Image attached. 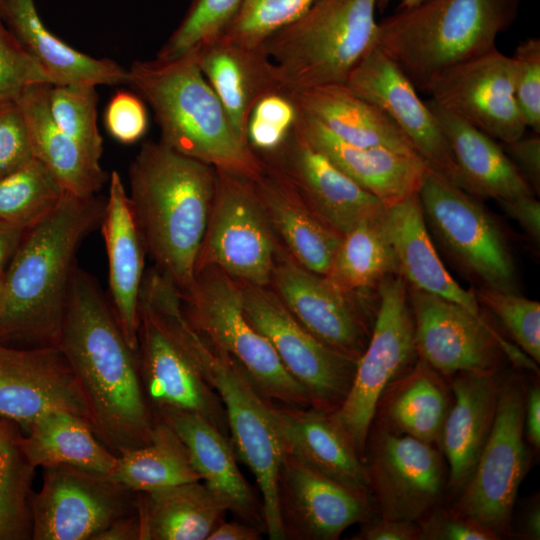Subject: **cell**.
Segmentation results:
<instances>
[{
	"instance_id": "6da1fadb",
	"label": "cell",
	"mask_w": 540,
	"mask_h": 540,
	"mask_svg": "<svg viewBox=\"0 0 540 540\" xmlns=\"http://www.w3.org/2000/svg\"><path fill=\"white\" fill-rule=\"evenodd\" d=\"M86 398L90 426L115 455L150 443L155 417L137 353L90 274L75 266L58 344Z\"/></svg>"
},
{
	"instance_id": "7a4b0ae2",
	"label": "cell",
	"mask_w": 540,
	"mask_h": 540,
	"mask_svg": "<svg viewBox=\"0 0 540 540\" xmlns=\"http://www.w3.org/2000/svg\"><path fill=\"white\" fill-rule=\"evenodd\" d=\"M106 199L66 193L57 207L27 230L4 271L0 344L58 347L75 258L101 225Z\"/></svg>"
},
{
	"instance_id": "3957f363",
	"label": "cell",
	"mask_w": 540,
	"mask_h": 540,
	"mask_svg": "<svg viewBox=\"0 0 540 540\" xmlns=\"http://www.w3.org/2000/svg\"><path fill=\"white\" fill-rule=\"evenodd\" d=\"M128 194L146 252L180 291L192 287L215 189V168L161 141L129 166Z\"/></svg>"
},
{
	"instance_id": "277c9868",
	"label": "cell",
	"mask_w": 540,
	"mask_h": 540,
	"mask_svg": "<svg viewBox=\"0 0 540 540\" xmlns=\"http://www.w3.org/2000/svg\"><path fill=\"white\" fill-rule=\"evenodd\" d=\"M128 75V84L152 108L163 144L251 181L262 173L263 160L235 134L194 50L135 61Z\"/></svg>"
},
{
	"instance_id": "5b68a950",
	"label": "cell",
	"mask_w": 540,
	"mask_h": 540,
	"mask_svg": "<svg viewBox=\"0 0 540 540\" xmlns=\"http://www.w3.org/2000/svg\"><path fill=\"white\" fill-rule=\"evenodd\" d=\"M521 0H422L378 21L376 45L424 91L446 68L496 48Z\"/></svg>"
},
{
	"instance_id": "8992f818",
	"label": "cell",
	"mask_w": 540,
	"mask_h": 540,
	"mask_svg": "<svg viewBox=\"0 0 540 540\" xmlns=\"http://www.w3.org/2000/svg\"><path fill=\"white\" fill-rule=\"evenodd\" d=\"M377 0H315L263 46L284 93L344 84L376 44Z\"/></svg>"
},
{
	"instance_id": "52a82bcc",
	"label": "cell",
	"mask_w": 540,
	"mask_h": 540,
	"mask_svg": "<svg viewBox=\"0 0 540 540\" xmlns=\"http://www.w3.org/2000/svg\"><path fill=\"white\" fill-rule=\"evenodd\" d=\"M174 329L222 401L231 434L229 440L237 459L254 475L262 496L265 532L271 540H284L277 495L283 448L271 415L270 400L260 393L234 358L210 343L186 317L176 319Z\"/></svg>"
},
{
	"instance_id": "ba28073f",
	"label": "cell",
	"mask_w": 540,
	"mask_h": 540,
	"mask_svg": "<svg viewBox=\"0 0 540 540\" xmlns=\"http://www.w3.org/2000/svg\"><path fill=\"white\" fill-rule=\"evenodd\" d=\"M181 297L192 327L234 358L264 397L281 405L310 407L305 389L246 318L237 281L216 267L206 266L196 271L192 287Z\"/></svg>"
},
{
	"instance_id": "9c48e42d",
	"label": "cell",
	"mask_w": 540,
	"mask_h": 540,
	"mask_svg": "<svg viewBox=\"0 0 540 540\" xmlns=\"http://www.w3.org/2000/svg\"><path fill=\"white\" fill-rule=\"evenodd\" d=\"M528 384L522 375L501 377L493 427L475 469L450 509L493 533L510 536L519 486L532 451L523 432Z\"/></svg>"
},
{
	"instance_id": "30bf717a",
	"label": "cell",
	"mask_w": 540,
	"mask_h": 540,
	"mask_svg": "<svg viewBox=\"0 0 540 540\" xmlns=\"http://www.w3.org/2000/svg\"><path fill=\"white\" fill-rule=\"evenodd\" d=\"M377 295L378 306L367 347L358 359L344 402L330 414L363 461L379 398L418 359L407 283L394 274L381 282Z\"/></svg>"
},
{
	"instance_id": "8fae6325",
	"label": "cell",
	"mask_w": 540,
	"mask_h": 540,
	"mask_svg": "<svg viewBox=\"0 0 540 540\" xmlns=\"http://www.w3.org/2000/svg\"><path fill=\"white\" fill-rule=\"evenodd\" d=\"M427 227L479 287L520 293L515 261L501 226L473 195L428 171L419 189Z\"/></svg>"
},
{
	"instance_id": "7c38bea8",
	"label": "cell",
	"mask_w": 540,
	"mask_h": 540,
	"mask_svg": "<svg viewBox=\"0 0 540 540\" xmlns=\"http://www.w3.org/2000/svg\"><path fill=\"white\" fill-rule=\"evenodd\" d=\"M249 179L215 169V189L196 271L220 269L242 285L269 286L279 250Z\"/></svg>"
},
{
	"instance_id": "4fadbf2b",
	"label": "cell",
	"mask_w": 540,
	"mask_h": 540,
	"mask_svg": "<svg viewBox=\"0 0 540 540\" xmlns=\"http://www.w3.org/2000/svg\"><path fill=\"white\" fill-rule=\"evenodd\" d=\"M240 285L246 318L305 389L310 407L328 414L337 411L350 390L358 360L310 334L269 286Z\"/></svg>"
},
{
	"instance_id": "5bb4252c",
	"label": "cell",
	"mask_w": 540,
	"mask_h": 540,
	"mask_svg": "<svg viewBox=\"0 0 540 540\" xmlns=\"http://www.w3.org/2000/svg\"><path fill=\"white\" fill-rule=\"evenodd\" d=\"M364 463L379 515L418 522L440 506L447 486L437 446L372 421Z\"/></svg>"
},
{
	"instance_id": "9a60e30c",
	"label": "cell",
	"mask_w": 540,
	"mask_h": 540,
	"mask_svg": "<svg viewBox=\"0 0 540 540\" xmlns=\"http://www.w3.org/2000/svg\"><path fill=\"white\" fill-rule=\"evenodd\" d=\"M270 285L295 319L326 346L359 359L374 324L378 295L351 294L298 264L279 247Z\"/></svg>"
},
{
	"instance_id": "2e32d148",
	"label": "cell",
	"mask_w": 540,
	"mask_h": 540,
	"mask_svg": "<svg viewBox=\"0 0 540 540\" xmlns=\"http://www.w3.org/2000/svg\"><path fill=\"white\" fill-rule=\"evenodd\" d=\"M43 471L42 487L31 497L33 540H94L136 511V493L109 475L69 465Z\"/></svg>"
},
{
	"instance_id": "e0dca14e",
	"label": "cell",
	"mask_w": 540,
	"mask_h": 540,
	"mask_svg": "<svg viewBox=\"0 0 540 540\" xmlns=\"http://www.w3.org/2000/svg\"><path fill=\"white\" fill-rule=\"evenodd\" d=\"M137 357L141 383L153 414L162 410L195 413L227 435V417L220 397L163 313L141 295Z\"/></svg>"
},
{
	"instance_id": "ac0fdd59",
	"label": "cell",
	"mask_w": 540,
	"mask_h": 540,
	"mask_svg": "<svg viewBox=\"0 0 540 540\" xmlns=\"http://www.w3.org/2000/svg\"><path fill=\"white\" fill-rule=\"evenodd\" d=\"M515 63L497 47L454 64L433 76L424 92L502 143L525 134L514 94Z\"/></svg>"
},
{
	"instance_id": "d6986e66",
	"label": "cell",
	"mask_w": 540,
	"mask_h": 540,
	"mask_svg": "<svg viewBox=\"0 0 540 540\" xmlns=\"http://www.w3.org/2000/svg\"><path fill=\"white\" fill-rule=\"evenodd\" d=\"M418 358L445 378L464 371H499L503 335L460 304L408 286Z\"/></svg>"
},
{
	"instance_id": "ffe728a7",
	"label": "cell",
	"mask_w": 540,
	"mask_h": 540,
	"mask_svg": "<svg viewBox=\"0 0 540 540\" xmlns=\"http://www.w3.org/2000/svg\"><path fill=\"white\" fill-rule=\"evenodd\" d=\"M345 84L392 120L429 171L459 187L457 166L433 112L403 70L376 44L353 68Z\"/></svg>"
},
{
	"instance_id": "44dd1931",
	"label": "cell",
	"mask_w": 540,
	"mask_h": 540,
	"mask_svg": "<svg viewBox=\"0 0 540 540\" xmlns=\"http://www.w3.org/2000/svg\"><path fill=\"white\" fill-rule=\"evenodd\" d=\"M55 410L90 420L82 388L59 347L0 344V419L27 433L37 419Z\"/></svg>"
},
{
	"instance_id": "7402d4cb",
	"label": "cell",
	"mask_w": 540,
	"mask_h": 540,
	"mask_svg": "<svg viewBox=\"0 0 540 540\" xmlns=\"http://www.w3.org/2000/svg\"><path fill=\"white\" fill-rule=\"evenodd\" d=\"M277 495L285 539L336 540L375 516V503L283 452Z\"/></svg>"
},
{
	"instance_id": "603a6c76",
	"label": "cell",
	"mask_w": 540,
	"mask_h": 540,
	"mask_svg": "<svg viewBox=\"0 0 540 540\" xmlns=\"http://www.w3.org/2000/svg\"><path fill=\"white\" fill-rule=\"evenodd\" d=\"M279 170L314 212L341 236L385 206L362 188L294 127L274 152L259 155Z\"/></svg>"
},
{
	"instance_id": "cb8c5ba5",
	"label": "cell",
	"mask_w": 540,
	"mask_h": 540,
	"mask_svg": "<svg viewBox=\"0 0 540 540\" xmlns=\"http://www.w3.org/2000/svg\"><path fill=\"white\" fill-rule=\"evenodd\" d=\"M270 410L283 452L373 500L365 463L330 414L312 407L286 406L272 401Z\"/></svg>"
},
{
	"instance_id": "d4e9b609",
	"label": "cell",
	"mask_w": 540,
	"mask_h": 540,
	"mask_svg": "<svg viewBox=\"0 0 540 540\" xmlns=\"http://www.w3.org/2000/svg\"><path fill=\"white\" fill-rule=\"evenodd\" d=\"M448 380L452 403L438 447L449 466L447 489L456 498L472 475L491 433L501 376L499 371H464Z\"/></svg>"
},
{
	"instance_id": "484cf974",
	"label": "cell",
	"mask_w": 540,
	"mask_h": 540,
	"mask_svg": "<svg viewBox=\"0 0 540 540\" xmlns=\"http://www.w3.org/2000/svg\"><path fill=\"white\" fill-rule=\"evenodd\" d=\"M193 50L235 134L248 144L247 122L256 103L268 94L283 92L264 46L245 45L218 34Z\"/></svg>"
},
{
	"instance_id": "4316f807",
	"label": "cell",
	"mask_w": 540,
	"mask_h": 540,
	"mask_svg": "<svg viewBox=\"0 0 540 540\" xmlns=\"http://www.w3.org/2000/svg\"><path fill=\"white\" fill-rule=\"evenodd\" d=\"M108 181L109 192L100 226L108 258L110 306L127 344L137 353L146 249L119 173L113 171Z\"/></svg>"
},
{
	"instance_id": "83f0119b",
	"label": "cell",
	"mask_w": 540,
	"mask_h": 540,
	"mask_svg": "<svg viewBox=\"0 0 540 540\" xmlns=\"http://www.w3.org/2000/svg\"><path fill=\"white\" fill-rule=\"evenodd\" d=\"M167 423L188 449L192 464L204 484L238 520L265 531L262 504L237 465L227 435L198 414L162 410L154 413Z\"/></svg>"
},
{
	"instance_id": "f1b7e54d",
	"label": "cell",
	"mask_w": 540,
	"mask_h": 540,
	"mask_svg": "<svg viewBox=\"0 0 540 540\" xmlns=\"http://www.w3.org/2000/svg\"><path fill=\"white\" fill-rule=\"evenodd\" d=\"M295 127L311 145L376 196L385 207L418 193L429 171L418 157L383 147H360L346 143L300 112Z\"/></svg>"
},
{
	"instance_id": "f546056e",
	"label": "cell",
	"mask_w": 540,
	"mask_h": 540,
	"mask_svg": "<svg viewBox=\"0 0 540 540\" xmlns=\"http://www.w3.org/2000/svg\"><path fill=\"white\" fill-rule=\"evenodd\" d=\"M263 163L262 173L251 182L275 235L298 264L326 276L342 236L314 212L279 170Z\"/></svg>"
},
{
	"instance_id": "4dcf8cb0",
	"label": "cell",
	"mask_w": 540,
	"mask_h": 540,
	"mask_svg": "<svg viewBox=\"0 0 540 540\" xmlns=\"http://www.w3.org/2000/svg\"><path fill=\"white\" fill-rule=\"evenodd\" d=\"M382 224L397 272L408 286L460 304L475 315L481 314L474 289L461 287L440 260L418 193L385 207Z\"/></svg>"
},
{
	"instance_id": "1f68e13d",
	"label": "cell",
	"mask_w": 540,
	"mask_h": 540,
	"mask_svg": "<svg viewBox=\"0 0 540 540\" xmlns=\"http://www.w3.org/2000/svg\"><path fill=\"white\" fill-rule=\"evenodd\" d=\"M427 104L452 152L459 188L496 201L535 195L496 139L432 100Z\"/></svg>"
},
{
	"instance_id": "d6a6232c",
	"label": "cell",
	"mask_w": 540,
	"mask_h": 540,
	"mask_svg": "<svg viewBox=\"0 0 540 540\" xmlns=\"http://www.w3.org/2000/svg\"><path fill=\"white\" fill-rule=\"evenodd\" d=\"M0 15L52 85L128 84V69L72 48L43 24L34 0H0Z\"/></svg>"
},
{
	"instance_id": "836d02e7",
	"label": "cell",
	"mask_w": 540,
	"mask_h": 540,
	"mask_svg": "<svg viewBox=\"0 0 540 540\" xmlns=\"http://www.w3.org/2000/svg\"><path fill=\"white\" fill-rule=\"evenodd\" d=\"M298 111L338 139L360 147H383L418 157L400 129L376 105L346 84L312 87L288 94Z\"/></svg>"
},
{
	"instance_id": "e575fe53",
	"label": "cell",
	"mask_w": 540,
	"mask_h": 540,
	"mask_svg": "<svg viewBox=\"0 0 540 540\" xmlns=\"http://www.w3.org/2000/svg\"><path fill=\"white\" fill-rule=\"evenodd\" d=\"M50 86H32L18 98L34 158L55 176L67 193L77 197L97 195L109 178L100 163L91 159L53 121L48 105Z\"/></svg>"
},
{
	"instance_id": "d590c367",
	"label": "cell",
	"mask_w": 540,
	"mask_h": 540,
	"mask_svg": "<svg viewBox=\"0 0 540 540\" xmlns=\"http://www.w3.org/2000/svg\"><path fill=\"white\" fill-rule=\"evenodd\" d=\"M446 384L445 377L418 358L382 393L373 420L395 433L438 447L452 403Z\"/></svg>"
},
{
	"instance_id": "8d00e7d4",
	"label": "cell",
	"mask_w": 540,
	"mask_h": 540,
	"mask_svg": "<svg viewBox=\"0 0 540 540\" xmlns=\"http://www.w3.org/2000/svg\"><path fill=\"white\" fill-rule=\"evenodd\" d=\"M135 493L142 540H205L228 512L199 481Z\"/></svg>"
},
{
	"instance_id": "74e56055",
	"label": "cell",
	"mask_w": 540,
	"mask_h": 540,
	"mask_svg": "<svg viewBox=\"0 0 540 540\" xmlns=\"http://www.w3.org/2000/svg\"><path fill=\"white\" fill-rule=\"evenodd\" d=\"M20 444L27 461L35 468L69 465L110 475L117 460L85 418L63 410L37 419L23 434Z\"/></svg>"
},
{
	"instance_id": "f35d334b",
	"label": "cell",
	"mask_w": 540,
	"mask_h": 540,
	"mask_svg": "<svg viewBox=\"0 0 540 540\" xmlns=\"http://www.w3.org/2000/svg\"><path fill=\"white\" fill-rule=\"evenodd\" d=\"M155 420L150 443L117 455L109 476L132 492L200 481L185 444L167 423Z\"/></svg>"
},
{
	"instance_id": "ab89813d",
	"label": "cell",
	"mask_w": 540,
	"mask_h": 540,
	"mask_svg": "<svg viewBox=\"0 0 540 540\" xmlns=\"http://www.w3.org/2000/svg\"><path fill=\"white\" fill-rule=\"evenodd\" d=\"M383 213L360 221L342 236L326 277L345 292L370 295L386 278L398 274Z\"/></svg>"
},
{
	"instance_id": "60d3db41",
	"label": "cell",
	"mask_w": 540,
	"mask_h": 540,
	"mask_svg": "<svg viewBox=\"0 0 540 540\" xmlns=\"http://www.w3.org/2000/svg\"><path fill=\"white\" fill-rule=\"evenodd\" d=\"M23 433L0 419V540L32 537L31 485L33 467L21 449Z\"/></svg>"
},
{
	"instance_id": "b9f144b4",
	"label": "cell",
	"mask_w": 540,
	"mask_h": 540,
	"mask_svg": "<svg viewBox=\"0 0 540 540\" xmlns=\"http://www.w3.org/2000/svg\"><path fill=\"white\" fill-rule=\"evenodd\" d=\"M67 192L37 159L0 178V221L27 231L41 222Z\"/></svg>"
},
{
	"instance_id": "7bdbcfd3",
	"label": "cell",
	"mask_w": 540,
	"mask_h": 540,
	"mask_svg": "<svg viewBox=\"0 0 540 540\" xmlns=\"http://www.w3.org/2000/svg\"><path fill=\"white\" fill-rule=\"evenodd\" d=\"M95 86L51 85L50 115L58 128L100 163L103 140L97 126L98 95Z\"/></svg>"
},
{
	"instance_id": "ee69618b",
	"label": "cell",
	"mask_w": 540,
	"mask_h": 540,
	"mask_svg": "<svg viewBox=\"0 0 540 540\" xmlns=\"http://www.w3.org/2000/svg\"><path fill=\"white\" fill-rule=\"evenodd\" d=\"M474 294L479 305L489 310L522 351L540 362V303L520 293L478 287Z\"/></svg>"
},
{
	"instance_id": "f6af8a7d",
	"label": "cell",
	"mask_w": 540,
	"mask_h": 540,
	"mask_svg": "<svg viewBox=\"0 0 540 540\" xmlns=\"http://www.w3.org/2000/svg\"><path fill=\"white\" fill-rule=\"evenodd\" d=\"M315 0H242L220 33L249 46H261L273 33L302 15Z\"/></svg>"
},
{
	"instance_id": "bcb514c9",
	"label": "cell",
	"mask_w": 540,
	"mask_h": 540,
	"mask_svg": "<svg viewBox=\"0 0 540 540\" xmlns=\"http://www.w3.org/2000/svg\"><path fill=\"white\" fill-rule=\"evenodd\" d=\"M242 0H194L180 25L158 52L174 56L197 48L220 34Z\"/></svg>"
},
{
	"instance_id": "7dc6e473",
	"label": "cell",
	"mask_w": 540,
	"mask_h": 540,
	"mask_svg": "<svg viewBox=\"0 0 540 540\" xmlns=\"http://www.w3.org/2000/svg\"><path fill=\"white\" fill-rule=\"evenodd\" d=\"M298 109L291 97L275 92L261 98L247 122V142L258 154L277 150L287 139L298 119Z\"/></svg>"
},
{
	"instance_id": "c3c4849f",
	"label": "cell",
	"mask_w": 540,
	"mask_h": 540,
	"mask_svg": "<svg viewBox=\"0 0 540 540\" xmlns=\"http://www.w3.org/2000/svg\"><path fill=\"white\" fill-rule=\"evenodd\" d=\"M39 84L52 85L0 15V104L17 100L26 89Z\"/></svg>"
},
{
	"instance_id": "681fc988",
	"label": "cell",
	"mask_w": 540,
	"mask_h": 540,
	"mask_svg": "<svg viewBox=\"0 0 540 540\" xmlns=\"http://www.w3.org/2000/svg\"><path fill=\"white\" fill-rule=\"evenodd\" d=\"M515 63L514 94L526 128L540 133V39L521 41L512 56Z\"/></svg>"
},
{
	"instance_id": "f907efd6",
	"label": "cell",
	"mask_w": 540,
	"mask_h": 540,
	"mask_svg": "<svg viewBox=\"0 0 540 540\" xmlns=\"http://www.w3.org/2000/svg\"><path fill=\"white\" fill-rule=\"evenodd\" d=\"M34 159L26 122L17 100L0 104V178Z\"/></svg>"
},
{
	"instance_id": "816d5d0a",
	"label": "cell",
	"mask_w": 540,
	"mask_h": 540,
	"mask_svg": "<svg viewBox=\"0 0 540 540\" xmlns=\"http://www.w3.org/2000/svg\"><path fill=\"white\" fill-rule=\"evenodd\" d=\"M105 127L118 142L135 143L148 128V114L142 99L128 91H118L109 101L104 115Z\"/></svg>"
},
{
	"instance_id": "f5cc1de1",
	"label": "cell",
	"mask_w": 540,
	"mask_h": 540,
	"mask_svg": "<svg viewBox=\"0 0 540 540\" xmlns=\"http://www.w3.org/2000/svg\"><path fill=\"white\" fill-rule=\"evenodd\" d=\"M417 523L419 540H498L493 533L450 508L438 506Z\"/></svg>"
},
{
	"instance_id": "db71d44e",
	"label": "cell",
	"mask_w": 540,
	"mask_h": 540,
	"mask_svg": "<svg viewBox=\"0 0 540 540\" xmlns=\"http://www.w3.org/2000/svg\"><path fill=\"white\" fill-rule=\"evenodd\" d=\"M504 151L518 168L534 194L540 193V138L539 134L524 135L512 142L503 143Z\"/></svg>"
},
{
	"instance_id": "11a10c76",
	"label": "cell",
	"mask_w": 540,
	"mask_h": 540,
	"mask_svg": "<svg viewBox=\"0 0 540 540\" xmlns=\"http://www.w3.org/2000/svg\"><path fill=\"white\" fill-rule=\"evenodd\" d=\"M420 529L417 522L373 516L361 523V528L353 540H419Z\"/></svg>"
},
{
	"instance_id": "9f6ffc18",
	"label": "cell",
	"mask_w": 540,
	"mask_h": 540,
	"mask_svg": "<svg viewBox=\"0 0 540 540\" xmlns=\"http://www.w3.org/2000/svg\"><path fill=\"white\" fill-rule=\"evenodd\" d=\"M503 212L515 220L531 239L539 246L540 242V202L535 195H526L513 199L497 200Z\"/></svg>"
},
{
	"instance_id": "6f0895ef",
	"label": "cell",
	"mask_w": 540,
	"mask_h": 540,
	"mask_svg": "<svg viewBox=\"0 0 540 540\" xmlns=\"http://www.w3.org/2000/svg\"><path fill=\"white\" fill-rule=\"evenodd\" d=\"M524 437L533 452L540 449V386L534 382L527 386L523 420Z\"/></svg>"
},
{
	"instance_id": "680465c9",
	"label": "cell",
	"mask_w": 540,
	"mask_h": 540,
	"mask_svg": "<svg viewBox=\"0 0 540 540\" xmlns=\"http://www.w3.org/2000/svg\"><path fill=\"white\" fill-rule=\"evenodd\" d=\"M94 540H142L141 523L137 511L114 520Z\"/></svg>"
},
{
	"instance_id": "91938a15",
	"label": "cell",
	"mask_w": 540,
	"mask_h": 540,
	"mask_svg": "<svg viewBox=\"0 0 540 540\" xmlns=\"http://www.w3.org/2000/svg\"><path fill=\"white\" fill-rule=\"evenodd\" d=\"M510 536L524 540L540 539V501L538 494L525 504L516 530Z\"/></svg>"
},
{
	"instance_id": "94428289",
	"label": "cell",
	"mask_w": 540,
	"mask_h": 540,
	"mask_svg": "<svg viewBox=\"0 0 540 540\" xmlns=\"http://www.w3.org/2000/svg\"><path fill=\"white\" fill-rule=\"evenodd\" d=\"M261 528L237 520L222 521L207 537L206 540H258L261 538Z\"/></svg>"
},
{
	"instance_id": "6125c7cd",
	"label": "cell",
	"mask_w": 540,
	"mask_h": 540,
	"mask_svg": "<svg viewBox=\"0 0 540 540\" xmlns=\"http://www.w3.org/2000/svg\"><path fill=\"white\" fill-rule=\"evenodd\" d=\"M26 231L0 221V271H5Z\"/></svg>"
},
{
	"instance_id": "be15d7a7",
	"label": "cell",
	"mask_w": 540,
	"mask_h": 540,
	"mask_svg": "<svg viewBox=\"0 0 540 540\" xmlns=\"http://www.w3.org/2000/svg\"><path fill=\"white\" fill-rule=\"evenodd\" d=\"M422 0H377V11H385L392 3H397L396 10L410 8Z\"/></svg>"
},
{
	"instance_id": "e7e4bbea",
	"label": "cell",
	"mask_w": 540,
	"mask_h": 540,
	"mask_svg": "<svg viewBox=\"0 0 540 540\" xmlns=\"http://www.w3.org/2000/svg\"><path fill=\"white\" fill-rule=\"evenodd\" d=\"M3 291H4V271H0V309L3 300Z\"/></svg>"
}]
</instances>
